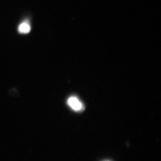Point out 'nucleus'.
<instances>
[{
  "instance_id": "f257e3e1",
  "label": "nucleus",
  "mask_w": 161,
  "mask_h": 161,
  "mask_svg": "<svg viewBox=\"0 0 161 161\" xmlns=\"http://www.w3.org/2000/svg\"><path fill=\"white\" fill-rule=\"evenodd\" d=\"M68 104L74 111L80 112L83 109V104L80 100L75 96H72L68 100Z\"/></svg>"
},
{
  "instance_id": "f03ea898",
  "label": "nucleus",
  "mask_w": 161,
  "mask_h": 161,
  "mask_svg": "<svg viewBox=\"0 0 161 161\" xmlns=\"http://www.w3.org/2000/svg\"><path fill=\"white\" fill-rule=\"evenodd\" d=\"M31 26L28 22H23L21 23L18 28V31L20 34H26L31 31Z\"/></svg>"
}]
</instances>
